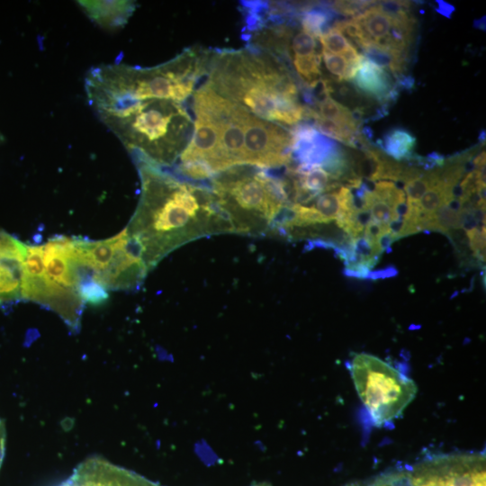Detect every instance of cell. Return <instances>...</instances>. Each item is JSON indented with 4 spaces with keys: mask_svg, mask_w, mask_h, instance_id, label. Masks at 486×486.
<instances>
[{
    "mask_svg": "<svg viewBox=\"0 0 486 486\" xmlns=\"http://www.w3.org/2000/svg\"><path fill=\"white\" fill-rule=\"evenodd\" d=\"M141 181L138 207L126 227L148 270L183 244L202 236L234 232L212 189L135 159Z\"/></svg>",
    "mask_w": 486,
    "mask_h": 486,
    "instance_id": "1",
    "label": "cell"
},
{
    "mask_svg": "<svg viewBox=\"0 0 486 486\" xmlns=\"http://www.w3.org/2000/svg\"><path fill=\"white\" fill-rule=\"evenodd\" d=\"M189 50L154 68L122 63L92 68L85 78L89 104L95 112L115 110L151 99L181 104L192 94L198 75V61Z\"/></svg>",
    "mask_w": 486,
    "mask_h": 486,
    "instance_id": "2",
    "label": "cell"
},
{
    "mask_svg": "<svg viewBox=\"0 0 486 486\" xmlns=\"http://www.w3.org/2000/svg\"><path fill=\"white\" fill-rule=\"evenodd\" d=\"M25 248L22 300L55 311L71 329L78 330L85 305L82 286L93 277L78 257L74 238L55 236L43 245Z\"/></svg>",
    "mask_w": 486,
    "mask_h": 486,
    "instance_id": "3",
    "label": "cell"
},
{
    "mask_svg": "<svg viewBox=\"0 0 486 486\" xmlns=\"http://www.w3.org/2000/svg\"><path fill=\"white\" fill-rule=\"evenodd\" d=\"M96 113L134 159L160 168L171 166L181 154L191 122L181 104L166 99L141 101Z\"/></svg>",
    "mask_w": 486,
    "mask_h": 486,
    "instance_id": "4",
    "label": "cell"
},
{
    "mask_svg": "<svg viewBox=\"0 0 486 486\" xmlns=\"http://www.w3.org/2000/svg\"><path fill=\"white\" fill-rule=\"evenodd\" d=\"M212 191L229 215L235 233L264 232L289 204L281 178L259 170L252 176L225 175L212 180Z\"/></svg>",
    "mask_w": 486,
    "mask_h": 486,
    "instance_id": "5",
    "label": "cell"
},
{
    "mask_svg": "<svg viewBox=\"0 0 486 486\" xmlns=\"http://www.w3.org/2000/svg\"><path fill=\"white\" fill-rule=\"evenodd\" d=\"M347 367L357 394L377 427L400 417L416 397V383L377 356L355 354Z\"/></svg>",
    "mask_w": 486,
    "mask_h": 486,
    "instance_id": "6",
    "label": "cell"
},
{
    "mask_svg": "<svg viewBox=\"0 0 486 486\" xmlns=\"http://www.w3.org/2000/svg\"><path fill=\"white\" fill-rule=\"evenodd\" d=\"M405 472L412 486H486V458L482 453L433 455Z\"/></svg>",
    "mask_w": 486,
    "mask_h": 486,
    "instance_id": "7",
    "label": "cell"
},
{
    "mask_svg": "<svg viewBox=\"0 0 486 486\" xmlns=\"http://www.w3.org/2000/svg\"><path fill=\"white\" fill-rule=\"evenodd\" d=\"M244 165L261 168L289 166L292 139L283 126L248 112L244 120Z\"/></svg>",
    "mask_w": 486,
    "mask_h": 486,
    "instance_id": "8",
    "label": "cell"
},
{
    "mask_svg": "<svg viewBox=\"0 0 486 486\" xmlns=\"http://www.w3.org/2000/svg\"><path fill=\"white\" fill-rule=\"evenodd\" d=\"M59 486H162L99 457L80 464Z\"/></svg>",
    "mask_w": 486,
    "mask_h": 486,
    "instance_id": "9",
    "label": "cell"
},
{
    "mask_svg": "<svg viewBox=\"0 0 486 486\" xmlns=\"http://www.w3.org/2000/svg\"><path fill=\"white\" fill-rule=\"evenodd\" d=\"M292 162L297 165L320 166L341 147L331 139L320 133L312 123L299 122L290 130Z\"/></svg>",
    "mask_w": 486,
    "mask_h": 486,
    "instance_id": "10",
    "label": "cell"
},
{
    "mask_svg": "<svg viewBox=\"0 0 486 486\" xmlns=\"http://www.w3.org/2000/svg\"><path fill=\"white\" fill-rule=\"evenodd\" d=\"M350 81L361 94L374 99L381 106L388 108L399 96L400 91L391 75L364 56Z\"/></svg>",
    "mask_w": 486,
    "mask_h": 486,
    "instance_id": "11",
    "label": "cell"
},
{
    "mask_svg": "<svg viewBox=\"0 0 486 486\" xmlns=\"http://www.w3.org/2000/svg\"><path fill=\"white\" fill-rule=\"evenodd\" d=\"M77 4L93 22L108 30L124 26L136 8L132 1H77Z\"/></svg>",
    "mask_w": 486,
    "mask_h": 486,
    "instance_id": "12",
    "label": "cell"
},
{
    "mask_svg": "<svg viewBox=\"0 0 486 486\" xmlns=\"http://www.w3.org/2000/svg\"><path fill=\"white\" fill-rule=\"evenodd\" d=\"M23 261L0 256V307L22 300Z\"/></svg>",
    "mask_w": 486,
    "mask_h": 486,
    "instance_id": "13",
    "label": "cell"
},
{
    "mask_svg": "<svg viewBox=\"0 0 486 486\" xmlns=\"http://www.w3.org/2000/svg\"><path fill=\"white\" fill-rule=\"evenodd\" d=\"M339 14L332 9L330 2H313L300 14L303 32L320 38L331 30Z\"/></svg>",
    "mask_w": 486,
    "mask_h": 486,
    "instance_id": "14",
    "label": "cell"
},
{
    "mask_svg": "<svg viewBox=\"0 0 486 486\" xmlns=\"http://www.w3.org/2000/svg\"><path fill=\"white\" fill-rule=\"evenodd\" d=\"M416 142V137L410 130L402 127H395L389 130L375 144L393 159L408 161L413 155Z\"/></svg>",
    "mask_w": 486,
    "mask_h": 486,
    "instance_id": "15",
    "label": "cell"
},
{
    "mask_svg": "<svg viewBox=\"0 0 486 486\" xmlns=\"http://www.w3.org/2000/svg\"><path fill=\"white\" fill-rule=\"evenodd\" d=\"M359 50L366 59L390 72L396 79L405 75L408 56L379 47L373 41L364 44Z\"/></svg>",
    "mask_w": 486,
    "mask_h": 486,
    "instance_id": "16",
    "label": "cell"
},
{
    "mask_svg": "<svg viewBox=\"0 0 486 486\" xmlns=\"http://www.w3.org/2000/svg\"><path fill=\"white\" fill-rule=\"evenodd\" d=\"M353 19L360 24L370 40L378 46L386 39L392 20L374 4Z\"/></svg>",
    "mask_w": 486,
    "mask_h": 486,
    "instance_id": "17",
    "label": "cell"
},
{
    "mask_svg": "<svg viewBox=\"0 0 486 486\" xmlns=\"http://www.w3.org/2000/svg\"><path fill=\"white\" fill-rule=\"evenodd\" d=\"M317 107V112L322 118L360 131L361 122L356 118L353 112L330 96L320 102Z\"/></svg>",
    "mask_w": 486,
    "mask_h": 486,
    "instance_id": "18",
    "label": "cell"
},
{
    "mask_svg": "<svg viewBox=\"0 0 486 486\" xmlns=\"http://www.w3.org/2000/svg\"><path fill=\"white\" fill-rule=\"evenodd\" d=\"M292 63L302 80L308 86L322 77L320 71L321 54L320 53L294 56Z\"/></svg>",
    "mask_w": 486,
    "mask_h": 486,
    "instance_id": "19",
    "label": "cell"
},
{
    "mask_svg": "<svg viewBox=\"0 0 486 486\" xmlns=\"http://www.w3.org/2000/svg\"><path fill=\"white\" fill-rule=\"evenodd\" d=\"M374 193L391 207L404 214L406 196L401 188L392 181H379L374 184Z\"/></svg>",
    "mask_w": 486,
    "mask_h": 486,
    "instance_id": "20",
    "label": "cell"
},
{
    "mask_svg": "<svg viewBox=\"0 0 486 486\" xmlns=\"http://www.w3.org/2000/svg\"><path fill=\"white\" fill-rule=\"evenodd\" d=\"M313 206L328 223L336 220L338 217L341 207L338 190L320 194L316 198V202Z\"/></svg>",
    "mask_w": 486,
    "mask_h": 486,
    "instance_id": "21",
    "label": "cell"
},
{
    "mask_svg": "<svg viewBox=\"0 0 486 486\" xmlns=\"http://www.w3.org/2000/svg\"><path fill=\"white\" fill-rule=\"evenodd\" d=\"M321 58L328 72L336 82L350 81L353 77L349 66L340 54L331 53L321 49Z\"/></svg>",
    "mask_w": 486,
    "mask_h": 486,
    "instance_id": "22",
    "label": "cell"
},
{
    "mask_svg": "<svg viewBox=\"0 0 486 486\" xmlns=\"http://www.w3.org/2000/svg\"><path fill=\"white\" fill-rule=\"evenodd\" d=\"M374 5L383 14L392 19L402 22L413 21L414 18L410 15V2L385 0L376 1Z\"/></svg>",
    "mask_w": 486,
    "mask_h": 486,
    "instance_id": "23",
    "label": "cell"
},
{
    "mask_svg": "<svg viewBox=\"0 0 486 486\" xmlns=\"http://www.w3.org/2000/svg\"><path fill=\"white\" fill-rule=\"evenodd\" d=\"M319 39L322 49L334 54L341 53L340 55H344L352 47L347 39L335 28H331Z\"/></svg>",
    "mask_w": 486,
    "mask_h": 486,
    "instance_id": "24",
    "label": "cell"
},
{
    "mask_svg": "<svg viewBox=\"0 0 486 486\" xmlns=\"http://www.w3.org/2000/svg\"><path fill=\"white\" fill-rule=\"evenodd\" d=\"M376 1H333L330 6L339 15L355 17L373 6Z\"/></svg>",
    "mask_w": 486,
    "mask_h": 486,
    "instance_id": "25",
    "label": "cell"
},
{
    "mask_svg": "<svg viewBox=\"0 0 486 486\" xmlns=\"http://www.w3.org/2000/svg\"><path fill=\"white\" fill-rule=\"evenodd\" d=\"M292 49L295 56H309L318 53L316 52L317 41L315 37L303 31L292 38Z\"/></svg>",
    "mask_w": 486,
    "mask_h": 486,
    "instance_id": "26",
    "label": "cell"
},
{
    "mask_svg": "<svg viewBox=\"0 0 486 486\" xmlns=\"http://www.w3.org/2000/svg\"><path fill=\"white\" fill-rule=\"evenodd\" d=\"M366 486H412L406 472H390L382 473L367 483Z\"/></svg>",
    "mask_w": 486,
    "mask_h": 486,
    "instance_id": "27",
    "label": "cell"
},
{
    "mask_svg": "<svg viewBox=\"0 0 486 486\" xmlns=\"http://www.w3.org/2000/svg\"><path fill=\"white\" fill-rule=\"evenodd\" d=\"M436 12L444 15L445 17L450 18L452 14L454 11V5L442 0L436 1Z\"/></svg>",
    "mask_w": 486,
    "mask_h": 486,
    "instance_id": "28",
    "label": "cell"
},
{
    "mask_svg": "<svg viewBox=\"0 0 486 486\" xmlns=\"http://www.w3.org/2000/svg\"><path fill=\"white\" fill-rule=\"evenodd\" d=\"M5 430L4 424L0 420V467L4 454Z\"/></svg>",
    "mask_w": 486,
    "mask_h": 486,
    "instance_id": "29",
    "label": "cell"
},
{
    "mask_svg": "<svg viewBox=\"0 0 486 486\" xmlns=\"http://www.w3.org/2000/svg\"><path fill=\"white\" fill-rule=\"evenodd\" d=\"M474 27L485 31V17L474 21Z\"/></svg>",
    "mask_w": 486,
    "mask_h": 486,
    "instance_id": "30",
    "label": "cell"
},
{
    "mask_svg": "<svg viewBox=\"0 0 486 486\" xmlns=\"http://www.w3.org/2000/svg\"><path fill=\"white\" fill-rule=\"evenodd\" d=\"M345 486H364V484L360 483V482H351V483H348Z\"/></svg>",
    "mask_w": 486,
    "mask_h": 486,
    "instance_id": "31",
    "label": "cell"
},
{
    "mask_svg": "<svg viewBox=\"0 0 486 486\" xmlns=\"http://www.w3.org/2000/svg\"><path fill=\"white\" fill-rule=\"evenodd\" d=\"M251 486H271V485L266 482H261V483H255Z\"/></svg>",
    "mask_w": 486,
    "mask_h": 486,
    "instance_id": "32",
    "label": "cell"
},
{
    "mask_svg": "<svg viewBox=\"0 0 486 486\" xmlns=\"http://www.w3.org/2000/svg\"><path fill=\"white\" fill-rule=\"evenodd\" d=\"M4 141V136L2 135V133L0 132V144Z\"/></svg>",
    "mask_w": 486,
    "mask_h": 486,
    "instance_id": "33",
    "label": "cell"
}]
</instances>
